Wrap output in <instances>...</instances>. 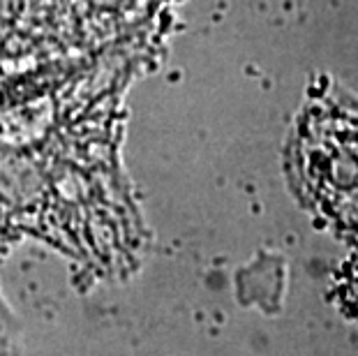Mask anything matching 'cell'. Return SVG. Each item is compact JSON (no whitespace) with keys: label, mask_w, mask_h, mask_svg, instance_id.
I'll return each instance as SVG.
<instances>
[{"label":"cell","mask_w":358,"mask_h":356,"mask_svg":"<svg viewBox=\"0 0 358 356\" xmlns=\"http://www.w3.org/2000/svg\"><path fill=\"white\" fill-rule=\"evenodd\" d=\"M331 148L322 141L315 157V180L340 225L358 238V116L349 113L338 127H331Z\"/></svg>","instance_id":"6da1fadb"}]
</instances>
